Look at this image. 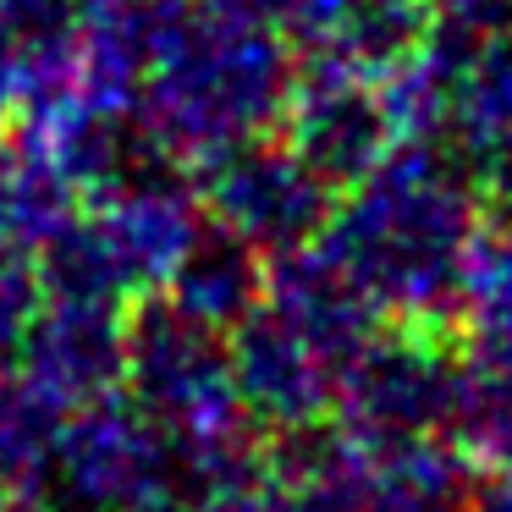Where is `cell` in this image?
I'll use <instances>...</instances> for the list:
<instances>
[{
    "instance_id": "277c9868",
    "label": "cell",
    "mask_w": 512,
    "mask_h": 512,
    "mask_svg": "<svg viewBox=\"0 0 512 512\" xmlns=\"http://www.w3.org/2000/svg\"><path fill=\"white\" fill-rule=\"evenodd\" d=\"M0 512H17V490H12V479H0Z\"/></svg>"
},
{
    "instance_id": "6da1fadb",
    "label": "cell",
    "mask_w": 512,
    "mask_h": 512,
    "mask_svg": "<svg viewBox=\"0 0 512 512\" xmlns=\"http://www.w3.org/2000/svg\"><path fill=\"white\" fill-rule=\"evenodd\" d=\"M67 171L39 138L0 133V248L28 254L67 226Z\"/></svg>"
},
{
    "instance_id": "3957f363",
    "label": "cell",
    "mask_w": 512,
    "mask_h": 512,
    "mask_svg": "<svg viewBox=\"0 0 512 512\" xmlns=\"http://www.w3.org/2000/svg\"><path fill=\"white\" fill-rule=\"evenodd\" d=\"M34 309H39L34 276L23 270V259H17L12 248H0V364L17 358V342H23Z\"/></svg>"
},
{
    "instance_id": "7a4b0ae2",
    "label": "cell",
    "mask_w": 512,
    "mask_h": 512,
    "mask_svg": "<svg viewBox=\"0 0 512 512\" xmlns=\"http://www.w3.org/2000/svg\"><path fill=\"white\" fill-rule=\"evenodd\" d=\"M56 408L61 402L34 375H12V364H0V479L28 490L50 468L61 441Z\"/></svg>"
}]
</instances>
